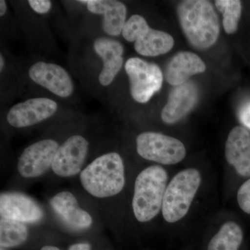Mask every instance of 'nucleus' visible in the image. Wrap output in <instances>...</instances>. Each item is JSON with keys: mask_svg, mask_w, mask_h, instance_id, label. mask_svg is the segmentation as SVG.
I'll return each instance as SVG.
<instances>
[{"mask_svg": "<svg viewBox=\"0 0 250 250\" xmlns=\"http://www.w3.org/2000/svg\"><path fill=\"white\" fill-rule=\"evenodd\" d=\"M77 178L82 192L106 222L110 202L121 195L126 185V171L121 154L114 151L100 154L88 162Z\"/></svg>", "mask_w": 250, "mask_h": 250, "instance_id": "1", "label": "nucleus"}, {"mask_svg": "<svg viewBox=\"0 0 250 250\" xmlns=\"http://www.w3.org/2000/svg\"><path fill=\"white\" fill-rule=\"evenodd\" d=\"M181 27L189 42L207 49L214 45L220 34L218 15L211 3L205 0H187L177 9Z\"/></svg>", "mask_w": 250, "mask_h": 250, "instance_id": "2", "label": "nucleus"}, {"mask_svg": "<svg viewBox=\"0 0 250 250\" xmlns=\"http://www.w3.org/2000/svg\"><path fill=\"white\" fill-rule=\"evenodd\" d=\"M167 174L160 166L143 169L135 179L131 207L134 218L140 223H147L162 209L167 186Z\"/></svg>", "mask_w": 250, "mask_h": 250, "instance_id": "3", "label": "nucleus"}, {"mask_svg": "<svg viewBox=\"0 0 250 250\" xmlns=\"http://www.w3.org/2000/svg\"><path fill=\"white\" fill-rule=\"evenodd\" d=\"M47 209L54 225L73 233H84L99 228L101 217L95 215L70 190H60L49 197Z\"/></svg>", "mask_w": 250, "mask_h": 250, "instance_id": "4", "label": "nucleus"}, {"mask_svg": "<svg viewBox=\"0 0 250 250\" xmlns=\"http://www.w3.org/2000/svg\"><path fill=\"white\" fill-rule=\"evenodd\" d=\"M201 174L195 168L179 172L167 184L162 206V215L169 223L178 222L188 212L201 184Z\"/></svg>", "mask_w": 250, "mask_h": 250, "instance_id": "5", "label": "nucleus"}, {"mask_svg": "<svg viewBox=\"0 0 250 250\" xmlns=\"http://www.w3.org/2000/svg\"><path fill=\"white\" fill-rule=\"evenodd\" d=\"M122 35L134 42L135 50L144 57H156L167 53L174 46V39L167 33L153 29L140 15H133L125 22Z\"/></svg>", "mask_w": 250, "mask_h": 250, "instance_id": "6", "label": "nucleus"}, {"mask_svg": "<svg viewBox=\"0 0 250 250\" xmlns=\"http://www.w3.org/2000/svg\"><path fill=\"white\" fill-rule=\"evenodd\" d=\"M61 144L52 138H45L24 148L16 165V175L18 178L31 182L50 172Z\"/></svg>", "mask_w": 250, "mask_h": 250, "instance_id": "7", "label": "nucleus"}, {"mask_svg": "<svg viewBox=\"0 0 250 250\" xmlns=\"http://www.w3.org/2000/svg\"><path fill=\"white\" fill-rule=\"evenodd\" d=\"M36 199L24 192L8 190L0 195V217L13 221L50 228V216Z\"/></svg>", "mask_w": 250, "mask_h": 250, "instance_id": "8", "label": "nucleus"}, {"mask_svg": "<svg viewBox=\"0 0 250 250\" xmlns=\"http://www.w3.org/2000/svg\"><path fill=\"white\" fill-rule=\"evenodd\" d=\"M136 144L141 157L163 165L178 164L187 154L185 146L178 139L154 131L138 135Z\"/></svg>", "mask_w": 250, "mask_h": 250, "instance_id": "9", "label": "nucleus"}, {"mask_svg": "<svg viewBox=\"0 0 250 250\" xmlns=\"http://www.w3.org/2000/svg\"><path fill=\"white\" fill-rule=\"evenodd\" d=\"M90 142L83 135L67 138L59 147L50 172L59 179L77 177L88 164Z\"/></svg>", "mask_w": 250, "mask_h": 250, "instance_id": "10", "label": "nucleus"}, {"mask_svg": "<svg viewBox=\"0 0 250 250\" xmlns=\"http://www.w3.org/2000/svg\"><path fill=\"white\" fill-rule=\"evenodd\" d=\"M125 68L129 79L130 93L137 103H147L161 89L164 75L156 64L133 57L126 61Z\"/></svg>", "mask_w": 250, "mask_h": 250, "instance_id": "11", "label": "nucleus"}, {"mask_svg": "<svg viewBox=\"0 0 250 250\" xmlns=\"http://www.w3.org/2000/svg\"><path fill=\"white\" fill-rule=\"evenodd\" d=\"M58 104L47 98L29 99L15 104L6 115L10 126L16 129H24L39 124L55 114Z\"/></svg>", "mask_w": 250, "mask_h": 250, "instance_id": "12", "label": "nucleus"}, {"mask_svg": "<svg viewBox=\"0 0 250 250\" xmlns=\"http://www.w3.org/2000/svg\"><path fill=\"white\" fill-rule=\"evenodd\" d=\"M29 76L34 83L60 98H68L73 93L71 77L65 69L57 64L36 62L29 68Z\"/></svg>", "mask_w": 250, "mask_h": 250, "instance_id": "13", "label": "nucleus"}, {"mask_svg": "<svg viewBox=\"0 0 250 250\" xmlns=\"http://www.w3.org/2000/svg\"><path fill=\"white\" fill-rule=\"evenodd\" d=\"M225 157L230 165L243 177L250 176V134L243 126H236L225 144Z\"/></svg>", "mask_w": 250, "mask_h": 250, "instance_id": "14", "label": "nucleus"}, {"mask_svg": "<svg viewBox=\"0 0 250 250\" xmlns=\"http://www.w3.org/2000/svg\"><path fill=\"white\" fill-rule=\"evenodd\" d=\"M94 49L103 62L99 82L103 86L111 84L123 66L124 47L121 42L109 38H99L94 42Z\"/></svg>", "mask_w": 250, "mask_h": 250, "instance_id": "15", "label": "nucleus"}, {"mask_svg": "<svg viewBox=\"0 0 250 250\" xmlns=\"http://www.w3.org/2000/svg\"><path fill=\"white\" fill-rule=\"evenodd\" d=\"M197 99L198 90L192 82L174 87L161 111L163 121L166 124H174L180 121L193 108Z\"/></svg>", "mask_w": 250, "mask_h": 250, "instance_id": "16", "label": "nucleus"}, {"mask_svg": "<svg viewBox=\"0 0 250 250\" xmlns=\"http://www.w3.org/2000/svg\"><path fill=\"white\" fill-rule=\"evenodd\" d=\"M78 2L87 5L94 14L103 15V29L107 35L118 36L122 34L126 22V8L116 0H86Z\"/></svg>", "mask_w": 250, "mask_h": 250, "instance_id": "17", "label": "nucleus"}, {"mask_svg": "<svg viewBox=\"0 0 250 250\" xmlns=\"http://www.w3.org/2000/svg\"><path fill=\"white\" fill-rule=\"evenodd\" d=\"M205 70V62L197 54L190 52H179L167 65L166 80L170 85L177 86L187 83L190 77Z\"/></svg>", "mask_w": 250, "mask_h": 250, "instance_id": "18", "label": "nucleus"}, {"mask_svg": "<svg viewBox=\"0 0 250 250\" xmlns=\"http://www.w3.org/2000/svg\"><path fill=\"white\" fill-rule=\"evenodd\" d=\"M35 225L0 218V246L3 249L24 244Z\"/></svg>", "mask_w": 250, "mask_h": 250, "instance_id": "19", "label": "nucleus"}, {"mask_svg": "<svg viewBox=\"0 0 250 250\" xmlns=\"http://www.w3.org/2000/svg\"><path fill=\"white\" fill-rule=\"evenodd\" d=\"M243 240L241 227L234 222H228L210 240L208 250H238Z\"/></svg>", "mask_w": 250, "mask_h": 250, "instance_id": "20", "label": "nucleus"}, {"mask_svg": "<svg viewBox=\"0 0 250 250\" xmlns=\"http://www.w3.org/2000/svg\"><path fill=\"white\" fill-rule=\"evenodd\" d=\"M217 9L223 14V27L228 34H233L238 29L241 16L242 5L238 0H217Z\"/></svg>", "mask_w": 250, "mask_h": 250, "instance_id": "21", "label": "nucleus"}, {"mask_svg": "<svg viewBox=\"0 0 250 250\" xmlns=\"http://www.w3.org/2000/svg\"><path fill=\"white\" fill-rule=\"evenodd\" d=\"M237 200L241 209L250 214V179L240 187L237 194Z\"/></svg>", "mask_w": 250, "mask_h": 250, "instance_id": "22", "label": "nucleus"}, {"mask_svg": "<svg viewBox=\"0 0 250 250\" xmlns=\"http://www.w3.org/2000/svg\"><path fill=\"white\" fill-rule=\"evenodd\" d=\"M31 9L39 14H47L52 8V1L49 0H29L28 1Z\"/></svg>", "mask_w": 250, "mask_h": 250, "instance_id": "23", "label": "nucleus"}, {"mask_svg": "<svg viewBox=\"0 0 250 250\" xmlns=\"http://www.w3.org/2000/svg\"><path fill=\"white\" fill-rule=\"evenodd\" d=\"M238 116L241 123L250 129V100L241 106Z\"/></svg>", "mask_w": 250, "mask_h": 250, "instance_id": "24", "label": "nucleus"}, {"mask_svg": "<svg viewBox=\"0 0 250 250\" xmlns=\"http://www.w3.org/2000/svg\"><path fill=\"white\" fill-rule=\"evenodd\" d=\"M67 250H92V246L89 243L80 242L70 245Z\"/></svg>", "mask_w": 250, "mask_h": 250, "instance_id": "25", "label": "nucleus"}, {"mask_svg": "<svg viewBox=\"0 0 250 250\" xmlns=\"http://www.w3.org/2000/svg\"><path fill=\"white\" fill-rule=\"evenodd\" d=\"M6 11H7V4H6V1L1 0L0 1V16L1 17L4 16Z\"/></svg>", "mask_w": 250, "mask_h": 250, "instance_id": "26", "label": "nucleus"}, {"mask_svg": "<svg viewBox=\"0 0 250 250\" xmlns=\"http://www.w3.org/2000/svg\"><path fill=\"white\" fill-rule=\"evenodd\" d=\"M40 250H61L59 248L54 246H50V245H47L44 246L41 248Z\"/></svg>", "mask_w": 250, "mask_h": 250, "instance_id": "27", "label": "nucleus"}, {"mask_svg": "<svg viewBox=\"0 0 250 250\" xmlns=\"http://www.w3.org/2000/svg\"><path fill=\"white\" fill-rule=\"evenodd\" d=\"M5 65V61L4 57L2 54H0V70L2 72L3 69H4Z\"/></svg>", "mask_w": 250, "mask_h": 250, "instance_id": "28", "label": "nucleus"}, {"mask_svg": "<svg viewBox=\"0 0 250 250\" xmlns=\"http://www.w3.org/2000/svg\"><path fill=\"white\" fill-rule=\"evenodd\" d=\"M1 250H6L3 249V248H1Z\"/></svg>", "mask_w": 250, "mask_h": 250, "instance_id": "29", "label": "nucleus"}]
</instances>
